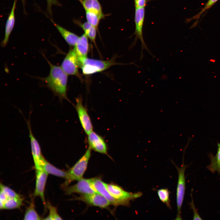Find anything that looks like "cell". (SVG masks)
<instances>
[{"label":"cell","mask_w":220,"mask_h":220,"mask_svg":"<svg viewBox=\"0 0 220 220\" xmlns=\"http://www.w3.org/2000/svg\"><path fill=\"white\" fill-rule=\"evenodd\" d=\"M88 38L85 33L79 36L74 47L79 59L80 68L83 61L87 58L89 46Z\"/></svg>","instance_id":"obj_15"},{"label":"cell","mask_w":220,"mask_h":220,"mask_svg":"<svg viewBox=\"0 0 220 220\" xmlns=\"http://www.w3.org/2000/svg\"><path fill=\"white\" fill-rule=\"evenodd\" d=\"M193 189H192L191 194L190 195L191 197V202L189 203V205L191 209L193 210V220H202L201 217L199 215L197 210L195 206L193 200L192 196Z\"/></svg>","instance_id":"obj_29"},{"label":"cell","mask_w":220,"mask_h":220,"mask_svg":"<svg viewBox=\"0 0 220 220\" xmlns=\"http://www.w3.org/2000/svg\"><path fill=\"white\" fill-rule=\"evenodd\" d=\"M47 11L51 16L52 14V8L53 5L61 6V5L57 0H46Z\"/></svg>","instance_id":"obj_30"},{"label":"cell","mask_w":220,"mask_h":220,"mask_svg":"<svg viewBox=\"0 0 220 220\" xmlns=\"http://www.w3.org/2000/svg\"><path fill=\"white\" fill-rule=\"evenodd\" d=\"M92 150L88 147L85 153L72 167L67 171L65 181L61 186L64 188L68 187L72 182L79 181L83 178L91 156Z\"/></svg>","instance_id":"obj_3"},{"label":"cell","mask_w":220,"mask_h":220,"mask_svg":"<svg viewBox=\"0 0 220 220\" xmlns=\"http://www.w3.org/2000/svg\"><path fill=\"white\" fill-rule=\"evenodd\" d=\"M107 189L110 194L115 198L123 204V206L129 207L130 201L141 197L142 193L141 192L132 193L125 190L121 186L113 183H105Z\"/></svg>","instance_id":"obj_5"},{"label":"cell","mask_w":220,"mask_h":220,"mask_svg":"<svg viewBox=\"0 0 220 220\" xmlns=\"http://www.w3.org/2000/svg\"><path fill=\"white\" fill-rule=\"evenodd\" d=\"M92 184L96 191L105 198L111 205L116 207L119 206H123L121 202L115 198L110 194L107 189L105 183L102 181L100 177L93 178Z\"/></svg>","instance_id":"obj_12"},{"label":"cell","mask_w":220,"mask_h":220,"mask_svg":"<svg viewBox=\"0 0 220 220\" xmlns=\"http://www.w3.org/2000/svg\"><path fill=\"white\" fill-rule=\"evenodd\" d=\"M218 0H208L201 10L198 13L192 17L191 19V20H198L205 12L210 8Z\"/></svg>","instance_id":"obj_27"},{"label":"cell","mask_w":220,"mask_h":220,"mask_svg":"<svg viewBox=\"0 0 220 220\" xmlns=\"http://www.w3.org/2000/svg\"><path fill=\"white\" fill-rule=\"evenodd\" d=\"M53 22L67 43L71 46L74 47L79 38V36L60 25L55 23Z\"/></svg>","instance_id":"obj_18"},{"label":"cell","mask_w":220,"mask_h":220,"mask_svg":"<svg viewBox=\"0 0 220 220\" xmlns=\"http://www.w3.org/2000/svg\"><path fill=\"white\" fill-rule=\"evenodd\" d=\"M61 68L68 75L76 76L82 80L79 71L80 64L78 58L74 48H71L62 61Z\"/></svg>","instance_id":"obj_7"},{"label":"cell","mask_w":220,"mask_h":220,"mask_svg":"<svg viewBox=\"0 0 220 220\" xmlns=\"http://www.w3.org/2000/svg\"><path fill=\"white\" fill-rule=\"evenodd\" d=\"M36 170L35 186L33 194L35 196L40 197L43 204H46L44 190L48 174L41 168Z\"/></svg>","instance_id":"obj_13"},{"label":"cell","mask_w":220,"mask_h":220,"mask_svg":"<svg viewBox=\"0 0 220 220\" xmlns=\"http://www.w3.org/2000/svg\"><path fill=\"white\" fill-rule=\"evenodd\" d=\"M50 67L48 76L39 78L46 84V87L57 96L61 101L65 99L71 102L67 96L68 75L61 67L53 64L47 59L44 55Z\"/></svg>","instance_id":"obj_1"},{"label":"cell","mask_w":220,"mask_h":220,"mask_svg":"<svg viewBox=\"0 0 220 220\" xmlns=\"http://www.w3.org/2000/svg\"><path fill=\"white\" fill-rule=\"evenodd\" d=\"M131 64H134L138 67V66L135 64L134 62L127 64L117 63L116 61L115 57L105 61L87 57L83 61L80 68L83 74L90 75L103 71L114 65Z\"/></svg>","instance_id":"obj_2"},{"label":"cell","mask_w":220,"mask_h":220,"mask_svg":"<svg viewBox=\"0 0 220 220\" xmlns=\"http://www.w3.org/2000/svg\"><path fill=\"white\" fill-rule=\"evenodd\" d=\"M24 220H41V217L36 211L34 200L32 199L29 206L26 209Z\"/></svg>","instance_id":"obj_23"},{"label":"cell","mask_w":220,"mask_h":220,"mask_svg":"<svg viewBox=\"0 0 220 220\" xmlns=\"http://www.w3.org/2000/svg\"><path fill=\"white\" fill-rule=\"evenodd\" d=\"M17 0H14L13 5L7 20L5 27L4 38L1 43L2 47H5L7 45L9 37L14 27L15 23V11Z\"/></svg>","instance_id":"obj_16"},{"label":"cell","mask_w":220,"mask_h":220,"mask_svg":"<svg viewBox=\"0 0 220 220\" xmlns=\"http://www.w3.org/2000/svg\"><path fill=\"white\" fill-rule=\"evenodd\" d=\"M75 22L83 29L88 38L96 45V38L98 31L97 29L87 21L82 23L76 20Z\"/></svg>","instance_id":"obj_20"},{"label":"cell","mask_w":220,"mask_h":220,"mask_svg":"<svg viewBox=\"0 0 220 220\" xmlns=\"http://www.w3.org/2000/svg\"><path fill=\"white\" fill-rule=\"evenodd\" d=\"M0 189L4 192L8 199L21 196L11 188L3 185L2 183H0Z\"/></svg>","instance_id":"obj_28"},{"label":"cell","mask_w":220,"mask_h":220,"mask_svg":"<svg viewBox=\"0 0 220 220\" xmlns=\"http://www.w3.org/2000/svg\"><path fill=\"white\" fill-rule=\"evenodd\" d=\"M172 162L177 170L178 174L176 192L177 214L175 219L182 220L181 209L186 189L185 171L188 166L184 164V159L180 167H178L173 162Z\"/></svg>","instance_id":"obj_6"},{"label":"cell","mask_w":220,"mask_h":220,"mask_svg":"<svg viewBox=\"0 0 220 220\" xmlns=\"http://www.w3.org/2000/svg\"><path fill=\"white\" fill-rule=\"evenodd\" d=\"M157 192L160 200L165 204L169 209H171L172 207L170 198V192L168 189L167 188H161L158 189Z\"/></svg>","instance_id":"obj_24"},{"label":"cell","mask_w":220,"mask_h":220,"mask_svg":"<svg viewBox=\"0 0 220 220\" xmlns=\"http://www.w3.org/2000/svg\"><path fill=\"white\" fill-rule=\"evenodd\" d=\"M26 122L29 132L31 152L36 169L39 168V162L43 156L40 145L33 134L29 119Z\"/></svg>","instance_id":"obj_14"},{"label":"cell","mask_w":220,"mask_h":220,"mask_svg":"<svg viewBox=\"0 0 220 220\" xmlns=\"http://www.w3.org/2000/svg\"><path fill=\"white\" fill-rule=\"evenodd\" d=\"M39 167L48 174L65 178L67 171L59 169L50 163L42 156L39 162Z\"/></svg>","instance_id":"obj_17"},{"label":"cell","mask_w":220,"mask_h":220,"mask_svg":"<svg viewBox=\"0 0 220 220\" xmlns=\"http://www.w3.org/2000/svg\"><path fill=\"white\" fill-rule=\"evenodd\" d=\"M147 0H134L135 8H145Z\"/></svg>","instance_id":"obj_31"},{"label":"cell","mask_w":220,"mask_h":220,"mask_svg":"<svg viewBox=\"0 0 220 220\" xmlns=\"http://www.w3.org/2000/svg\"><path fill=\"white\" fill-rule=\"evenodd\" d=\"M74 200L82 201L89 206L101 208L108 209L111 205L105 198L98 193L81 194L79 196L75 197Z\"/></svg>","instance_id":"obj_9"},{"label":"cell","mask_w":220,"mask_h":220,"mask_svg":"<svg viewBox=\"0 0 220 220\" xmlns=\"http://www.w3.org/2000/svg\"><path fill=\"white\" fill-rule=\"evenodd\" d=\"M105 16V14L93 11H86L87 21L96 28L98 30V27L100 20Z\"/></svg>","instance_id":"obj_22"},{"label":"cell","mask_w":220,"mask_h":220,"mask_svg":"<svg viewBox=\"0 0 220 220\" xmlns=\"http://www.w3.org/2000/svg\"><path fill=\"white\" fill-rule=\"evenodd\" d=\"M217 150L215 156L212 154L209 155L211 160L210 164L207 168L212 173H215L217 172L220 174V143H217Z\"/></svg>","instance_id":"obj_19"},{"label":"cell","mask_w":220,"mask_h":220,"mask_svg":"<svg viewBox=\"0 0 220 220\" xmlns=\"http://www.w3.org/2000/svg\"><path fill=\"white\" fill-rule=\"evenodd\" d=\"M145 8H135V12L134 21L135 28L134 34L135 37L133 42L131 44L129 47V50L131 49L136 44L138 39H140L141 42V51L140 61H141L144 57L143 51L146 50L148 52L155 57L152 53L149 50L146 46L144 39L143 35V27L145 18Z\"/></svg>","instance_id":"obj_4"},{"label":"cell","mask_w":220,"mask_h":220,"mask_svg":"<svg viewBox=\"0 0 220 220\" xmlns=\"http://www.w3.org/2000/svg\"><path fill=\"white\" fill-rule=\"evenodd\" d=\"M46 206L49 211L48 215L44 218L45 220H62V219L58 214L57 208L49 202L46 204Z\"/></svg>","instance_id":"obj_26"},{"label":"cell","mask_w":220,"mask_h":220,"mask_svg":"<svg viewBox=\"0 0 220 220\" xmlns=\"http://www.w3.org/2000/svg\"><path fill=\"white\" fill-rule=\"evenodd\" d=\"M87 142L89 147L91 150L109 157L107 143L101 135L93 131L87 135Z\"/></svg>","instance_id":"obj_11"},{"label":"cell","mask_w":220,"mask_h":220,"mask_svg":"<svg viewBox=\"0 0 220 220\" xmlns=\"http://www.w3.org/2000/svg\"><path fill=\"white\" fill-rule=\"evenodd\" d=\"M24 198L21 196L8 199L4 203V208L12 209L20 208L22 205Z\"/></svg>","instance_id":"obj_25"},{"label":"cell","mask_w":220,"mask_h":220,"mask_svg":"<svg viewBox=\"0 0 220 220\" xmlns=\"http://www.w3.org/2000/svg\"><path fill=\"white\" fill-rule=\"evenodd\" d=\"M75 108L79 120L85 133L87 135L93 131V126L86 108L82 104L81 96L76 98Z\"/></svg>","instance_id":"obj_8"},{"label":"cell","mask_w":220,"mask_h":220,"mask_svg":"<svg viewBox=\"0 0 220 220\" xmlns=\"http://www.w3.org/2000/svg\"><path fill=\"white\" fill-rule=\"evenodd\" d=\"M85 11H93L103 14L101 6L98 0H79Z\"/></svg>","instance_id":"obj_21"},{"label":"cell","mask_w":220,"mask_h":220,"mask_svg":"<svg viewBox=\"0 0 220 220\" xmlns=\"http://www.w3.org/2000/svg\"><path fill=\"white\" fill-rule=\"evenodd\" d=\"M8 199L7 197L4 192L2 189H0V201L3 202L5 203Z\"/></svg>","instance_id":"obj_32"},{"label":"cell","mask_w":220,"mask_h":220,"mask_svg":"<svg viewBox=\"0 0 220 220\" xmlns=\"http://www.w3.org/2000/svg\"><path fill=\"white\" fill-rule=\"evenodd\" d=\"M92 178H82L75 185L65 188V193L70 195L73 193L85 194L97 193L92 186Z\"/></svg>","instance_id":"obj_10"}]
</instances>
